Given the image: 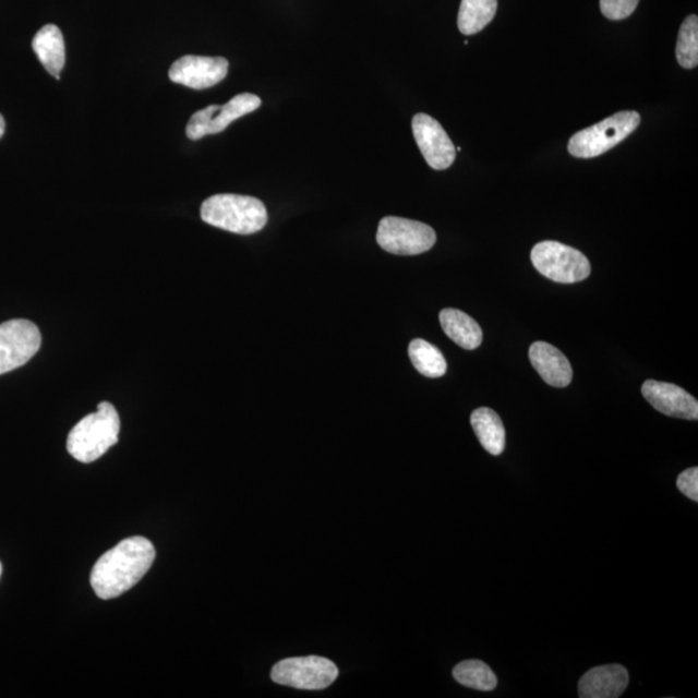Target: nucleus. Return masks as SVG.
Wrapping results in <instances>:
<instances>
[{
  "label": "nucleus",
  "mask_w": 698,
  "mask_h": 698,
  "mask_svg": "<svg viewBox=\"0 0 698 698\" xmlns=\"http://www.w3.org/2000/svg\"><path fill=\"white\" fill-rule=\"evenodd\" d=\"M156 549L144 537H131L118 543L96 562L91 586L97 597L115 599L134 588L152 567Z\"/></svg>",
  "instance_id": "f257e3e1"
},
{
  "label": "nucleus",
  "mask_w": 698,
  "mask_h": 698,
  "mask_svg": "<svg viewBox=\"0 0 698 698\" xmlns=\"http://www.w3.org/2000/svg\"><path fill=\"white\" fill-rule=\"evenodd\" d=\"M121 419L110 402L104 401L94 414L82 419L70 431L67 449L82 464L95 462L118 443Z\"/></svg>",
  "instance_id": "f03ea898"
},
{
  "label": "nucleus",
  "mask_w": 698,
  "mask_h": 698,
  "mask_svg": "<svg viewBox=\"0 0 698 698\" xmlns=\"http://www.w3.org/2000/svg\"><path fill=\"white\" fill-rule=\"evenodd\" d=\"M201 218L227 232L254 234L267 226L268 213L261 200L250 195L215 194L202 204Z\"/></svg>",
  "instance_id": "7ed1b4c3"
},
{
  "label": "nucleus",
  "mask_w": 698,
  "mask_h": 698,
  "mask_svg": "<svg viewBox=\"0 0 698 698\" xmlns=\"http://www.w3.org/2000/svg\"><path fill=\"white\" fill-rule=\"evenodd\" d=\"M640 121L638 111H619L589 129L577 132L569 140L568 151L576 158L602 156L630 136L638 129Z\"/></svg>",
  "instance_id": "20e7f679"
},
{
  "label": "nucleus",
  "mask_w": 698,
  "mask_h": 698,
  "mask_svg": "<svg viewBox=\"0 0 698 698\" xmlns=\"http://www.w3.org/2000/svg\"><path fill=\"white\" fill-rule=\"evenodd\" d=\"M534 268L544 277L558 284L583 281L591 274V265L581 251L561 242L537 243L530 254Z\"/></svg>",
  "instance_id": "39448f33"
},
{
  "label": "nucleus",
  "mask_w": 698,
  "mask_h": 698,
  "mask_svg": "<svg viewBox=\"0 0 698 698\" xmlns=\"http://www.w3.org/2000/svg\"><path fill=\"white\" fill-rule=\"evenodd\" d=\"M376 242L390 254L419 255L435 246L436 233L424 222L387 216L380 222Z\"/></svg>",
  "instance_id": "423d86ee"
},
{
  "label": "nucleus",
  "mask_w": 698,
  "mask_h": 698,
  "mask_svg": "<svg viewBox=\"0 0 698 698\" xmlns=\"http://www.w3.org/2000/svg\"><path fill=\"white\" fill-rule=\"evenodd\" d=\"M338 675V667L334 662L318 655H309L277 662L272 669L270 678L281 686L317 690L332 686Z\"/></svg>",
  "instance_id": "0eeeda50"
},
{
  "label": "nucleus",
  "mask_w": 698,
  "mask_h": 698,
  "mask_svg": "<svg viewBox=\"0 0 698 698\" xmlns=\"http://www.w3.org/2000/svg\"><path fill=\"white\" fill-rule=\"evenodd\" d=\"M40 345V332L32 321L19 318L0 325V375L27 364Z\"/></svg>",
  "instance_id": "6e6552de"
},
{
  "label": "nucleus",
  "mask_w": 698,
  "mask_h": 698,
  "mask_svg": "<svg viewBox=\"0 0 698 698\" xmlns=\"http://www.w3.org/2000/svg\"><path fill=\"white\" fill-rule=\"evenodd\" d=\"M262 105L260 96L241 94L226 105H212L194 113L186 124V136L200 140L207 135L220 134L239 118L253 113Z\"/></svg>",
  "instance_id": "1a4fd4ad"
},
{
  "label": "nucleus",
  "mask_w": 698,
  "mask_h": 698,
  "mask_svg": "<svg viewBox=\"0 0 698 698\" xmlns=\"http://www.w3.org/2000/svg\"><path fill=\"white\" fill-rule=\"evenodd\" d=\"M411 128L425 163L434 170L449 169L457 151L443 125L429 115L418 113Z\"/></svg>",
  "instance_id": "9d476101"
},
{
  "label": "nucleus",
  "mask_w": 698,
  "mask_h": 698,
  "mask_svg": "<svg viewBox=\"0 0 698 698\" xmlns=\"http://www.w3.org/2000/svg\"><path fill=\"white\" fill-rule=\"evenodd\" d=\"M229 62L225 58L186 55L174 61L169 70L170 80L193 89L218 85L228 74Z\"/></svg>",
  "instance_id": "9b49d317"
},
{
  "label": "nucleus",
  "mask_w": 698,
  "mask_h": 698,
  "mask_svg": "<svg viewBox=\"0 0 698 698\" xmlns=\"http://www.w3.org/2000/svg\"><path fill=\"white\" fill-rule=\"evenodd\" d=\"M641 394L662 414L687 421L698 419V402L695 397L673 383L646 381L641 386Z\"/></svg>",
  "instance_id": "f8f14e48"
},
{
  "label": "nucleus",
  "mask_w": 698,
  "mask_h": 698,
  "mask_svg": "<svg viewBox=\"0 0 698 698\" xmlns=\"http://www.w3.org/2000/svg\"><path fill=\"white\" fill-rule=\"evenodd\" d=\"M628 686V672L623 665H604L589 670L578 683L581 698H617Z\"/></svg>",
  "instance_id": "ddd939ff"
},
{
  "label": "nucleus",
  "mask_w": 698,
  "mask_h": 698,
  "mask_svg": "<svg viewBox=\"0 0 698 698\" xmlns=\"http://www.w3.org/2000/svg\"><path fill=\"white\" fill-rule=\"evenodd\" d=\"M529 359L537 373L550 386L564 388L574 378V370L562 351L546 341H535L529 349Z\"/></svg>",
  "instance_id": "4468645a"
},
{
  "label": "nucleus",
  "mask_w": 698,
  "mask_h": 698,
  "mask_svg": "<svg viewBox=\"0 0 698 698\" xmlns=\"http://www.w3.org/2000/svg\"><path fill=\"white\" fill-rule=\"evenodd\" d=\"M33 51L48 73L60 81V72L65 67V41L58 26L48 24L35 34Z\"/></svg>",
  "instance_id": "2eb2a0df"
},
{
  "label": "nucleus",
  "mask_w": 698,
  "mask_h": 698,
  "mask_svg": "<svg viewBox=\"0 0 698 698\" xmlns=\"http://www.w3.org/2000/svg\"><path fill=\"white\" fill-rule=\"evenodd\" d=\"M440 324L448 337L459 347L472 351L483 341V330L469 314L462 311L446 309L440 312Z\"/></svg>",
  "instance_id": "dca6fc26"
},
{
  "label": "nucleus",
  "mask_w": 698,
  "mask_h": 698,
  "mask_svg": "<svg viewBox=\"0 0 698 698\" xmlns=\"http://www.w3.org/2000/svg\"><path fill=\"white\" fill-rule=\"evenodd\" d=\"M471 424L483 448L492 456H501L506 448V431L494 410L480 408L473 411Z\"/></svg>",
  "instance_id": "f3484780"
},
{
  "label": "nucleus",
  "mask_w": 698,
  "mask_h": 698,
  "mask_svg": "<svg viewBox=\"0 0 698 698\" xmlns=\"http://www.w3.org/2000/svg\"><path fill=\"white\" fill-rule=\"evenodd\" d=\"M498 0H462L458 13L459 32L478 34L492 23L497 13Z\"/></svg>",
  "instance_id": "a211bd4d"
},
{
  "label": "nucleus",
  "mask_w": 698,
  "mask_h": 698,
  "mask_svg": "<svg viewBox=\"0 0 698 698\" xmlns=\"http://www.w3.org/2000/svg\"><path fill=\"white\" fill-rule=\"evenodd\" d=\"M411 364L428 378H442L448 369L444 354L435 346L423 339H414L409 345Z\"/></svg>",
  "instance_id": "6ab92c4d"
},
{
  "label": "nucleus",
  "mask_w": 698,
  "mask_h": 698,
  "mask_svg": "<svg viewBox=\"0 0 698 698\" xmlns=\"http://www.w3.org/2000/svg\"><path fill=\"white\" fill-rule=\"evenodd\" d=\"M454 679L465 687L472 689L493 690L497 688V676L485 662L479 660H469L458 663L453 670Z\"/></svg>",
  "instance_id": "aec40b11"
},
{
  "label": "nucleus",
  "mask_w": 698,
  "mask_h": 698,
  "mask_svg": "<svg viewBox=\"0 0 698 698\" xmlns=\"http://www.w3.org/2000/svg\"><path fill=\"white\" fill-rule=\"evenodd\" d=\"M676 59L684 69L698 65V17L690 15L683 21L678 41H676Z\"/></svg>",
  "instance_id": "412c9836"
},
{
  "label": "nucleus",
  "mask_w": 698,
  "mask_h": 698,
  "mask_svg": "<svg viewBox=\"0 0 698 698\" xmlns=\"http://www.w3.org/2000/svg\"><path fill=\"white\" fill-rule=\"evenodd\" d=\"M639 0H600V11L606 19L619 21L631 16Z\"/></svg>",
  "instance_id": "4be33fe9"
},
{
  "label": "nucleus",
  "mask_w": 698,
  "mask_h": 698,
  "mask_svg": "<svg viewBox=\"0 0 698 698\" xmlns=\"http://www.w3.org/2000/svg\"><path fill=\"white\" fill-rule=\"evenodd\" d=\"M676 486L689 500L698 501V469L693 467L679 474Z\"/></svg>",
  "instance_id": "5701e85b"
},
{
  "label": "nucleus",
  "mask_w": 698,
  "mask_h": 698,
  "mask_svg": "<svg viewBox=\"0 0 698 698\" xmlns=\"http://www.w3.org/2000/svg\"><path fill=\"white\" fill-rule=\"evenodd\" d=\"M5 131V121L2 115H0V137L4 135Z\"/></svg>",
  "instance_id": "b1692460"
},
{
  "label": "nucleus",
  "mask_w": 698,
  "mask_h": 698,
  "mask_svg": "<svg viewBox=\"0 0 698 698\" xmlns=\"http://www.w3.org/2000/svg\"><path fill=\"white\" fill-rule=\"evenodd\" d=\"M2 571H3V567H2V563H0V577H2Z\"/></svg>",
  "instance_id": "393cba45"
}]
</instances>
